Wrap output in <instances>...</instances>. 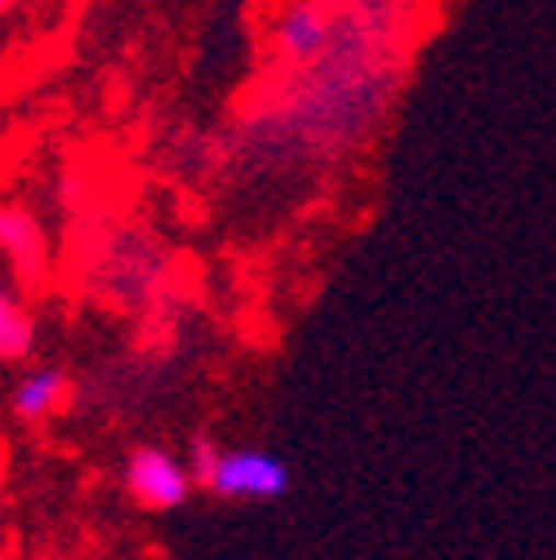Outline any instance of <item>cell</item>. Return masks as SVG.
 I'll use <instances>...</instances> for the list:
<instances>
[{
  "instance_id": "4",
  "label": "cell",
  "mask_w": 556,
  "mask_h": 560,
  "mask_svg": "<svg viewBox=\"0 0 556 560\" xmlns=\"http://www.w3.org/2000/svg\"><path fill=\"white\" fill-rule=\"evenodd\" d=\"M0 258H5V267L23 280V285H36V280L49 271V236L36 223L32 209L0 205Z\"/></svg>"
},
{
  "instance_id": "5",
  "label": "cell",
  "mask_w": 556,
  "mask_h": 560,
  "mask_svg": "<svg viewBox=\"0 0 556 560\" xmlns=\"http://www.w3.org/2000/svg\"><path fill=\"white\" fill-rule=\"evenodd\" d=\"M67 396H72V383H67V374L45 365V370H27L14 383L10 409L23 418V423H45V418H54L67 405Z\"/></svg>"
},
{
  "instance_id": "1",
  "label": "cell",
  "mask_w": 556,
  "mask_h": 560,
  "mask_svg": "<svg viewBox=\"0 0 556 560\" xmlns=\"http://www.w3.org/2000/svg\"><path fill=\"white\" fill-rule=\"evenodd\" d=\"M192 476L200 489L228 503H276L294 485V471L281 454L263 445H215L205 436L192 445Z\"/></svg>"
},
{
  "instance_id": "3",
  "label": "cell",
  "mask_w": 556,
  "mask_h": 560,
  "mask_svg": "<svg viewBox=\"0 0 556 560\" xmlns=\"http://www.w3.org/2000/svg\"><path fill=\"white\" fill-rule=\"evenodd\" d=\"M329 27L334 23L316 0H294V5H286L271 23V54L290 67L316 62L329 49Z\"/></svg>"
},
{
  "instance_id": "2",
  "label": "cell",
  "mask_w": 556,
  "mask_h": 560,
  "mask_svg": "<svg viewBox=\"0 0 556 560\" xmlns=\"http://www.w3.org/2000/svg\"><path fill=\"white\" fill-rule=\"evenodd\" d=\"M120 480H125V494L143 512H174V508H183L192 499V485H196L192 467L183 458H174L170 450H161V445L129 450Z\"/></svg>"
},
{
  "instance_id": "6",
  "label": "cell",
  "mask_w": 556,
  "mask_h": 560,
  "mask_svg": "<svg viewBox=\"0 0 556 560\" xmlns=\"http://www.w3.org/2000/svg\"><path fill=\"white\" fill-rule=\"evenodd\" d=\"M32 347H36V316L10 285H0V365L27 361Z\"/></svg>"
},
{
  "instance_id": "7",
  "label": "cell",
  "mask_w": 556,
  "mask_h": 560,
  "mask_svg": "<svg viewBox=\"0 0 556 560\" xmlns=\"http://www.w3.org/2000/svg\"><path fill=\"white\" fill-rule=\"evenodd\" d=\"M10 5H14V0H0V10H10Z\"/></svg>"
}]
</instances>
